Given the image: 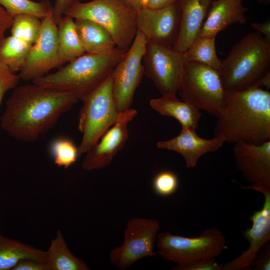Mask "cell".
Here are the masks:
<instances>
[{"label": "cell", "instance_id": "1", "mask_svg": "<svg viewBox=\"0 0 270 270\" xmlns=\"http://www.w3.org/2000/svg\"><path fill=\"white\" fill-rule=\"evenodd\" d=\"M78 100L70 92L34 83L17 86L7 100L1 127L15 139L34 141Z\"/></svg>", "mask_w": 270, "mask_h": 270}, {"label": "cell", "instance_id": "30", "mask_svg": "<svg viewBox=\"0 0 270 270\" xmlns=\"http://www.w3.org/2000/svg\"><path fill=\"white\" fill-rule=\"evenodd\" d=\"M178 180L177 176L172 172L163 170L157 174L152 181L155 192L162 196L173 194L177 190Z\"/></svg>", "mask_w": 270, "mask_h": 270}, {"label": "cell", "instance_id": "4", "mask_svg": "<svg viewBox=\"0 0 270 270\" xmlns=\"http://www.w3.org/2000/svg\"><path fill=\"white\" fill-rule=\"evenodd\" d=\"M270 43L258 32L248 34L222 60L219 73L227 90L251 88L270 72Z\"/></svg>", "mask_w": 270, "mask_h": 270}, {"label": "cell", "instance_id": "22", "mask_svg": "<svg viewBox=\"0 0 270 270\" xmlns=\"http://www.w3.org/2000/svg\"><path fill=\"white\" fill-rule=\"evenodd\" d=\"M27 258L46 263V252L0 234V270H12L20 260Z\"/></svg>", "mask_w": 270, "mask_h": 270}, {"label": "cell", "instance_id": "13", "mask_svg": "<svg viewBox=\"0 0 270 270\" xmlns=\"http://www.w3.org/2000/svg\"><path fill=\"white\" fill-rule=\"evenodd\" d=\"M242 188L260 192L264 197L261 210L254 212L250 218L252 226L242 232L249 246L241 254L222 264L221 270H242L250 267L260 250L270 240V188L259 186H242Z\"/></svg>", "mask_w": 270, "mask_h": 270}, {"label": "cell", "instance_id": "42", "mask_svg": "<svg viewBox=\"0 0 270 270\" xmlns=\"http://www.w3.org/2000/svg\"><path fill=\"white\" fill-rule=\"evenodd\" d=\"M0 234H1L0 232Z\"/></svg>", "mask_w": 270, "mask_h": 270}, {"label": "cell", "instance_id": "20", "mask_svg": "<svg viewBox=\"0 0 270 270\" xmlns=\"http://www.w3.org/2000/svg\"><path fill=\"white\" fill-rule=\"evenodd\" d=\"M151 108L162 116L178 120L182 127L196 129L202 116L200 110L193 106L179 100L176 94H164L150 100Z\"/></svg>", "mask_w": 270, "mask_h": 270}, {"label": "cell", "instance_id": "29", "mask_svg": "<svg viewBox=\"0 0 270 270\" xmlns=\"http://www.w3.org/2000/svg\"><path fill=\"white\" fill-rule=\"evenodd\" d=\"M50 152L54 163L58 167L67 168L77 160L80 156L74 143L66 138H58L52 141Z\"/></svg>", "mask_w": 270, "mask_h": 270}, {"label": "cell", "instance_id": "32", "mask_svg": "<svg viewBox=\"0 0 270 270\" xmlns=\"http://www.w3.org/2000/svg\"><path fill=\"white\" fill-rule=\"evenodd\" d=\"M222 264L216 262V258L204 259L194 261L184 265H176L174 270H221Z\"/></svg>", "mask_w": 270, "mask_h": 270}, {"label": "cell", "instance_id": "23", "mask_svg": "<svg viewBox=\"0 0 270 270\" xmlns=\"http://www.w3.org/2000/svg\"><path fill=\"white\" fill-rule=\"evenodd\" d=\"M56 26L58 56L62 64L86 53L73 18L64 15Z\"/></svg>", "mask_w": 270, "mask_h": 270}, {"label": "cell", "instance_id": "2", "mask_svg": "<svg viewBox=\"0 0 270 270\" xmlns=\"http://www.w3.org/2000/svg\"><path fill=\"white\" fill-rule=\"evenodd\" d=\"M214 136L225 142L255 144L270 140V92L261 88L226 90L225 106Z\"/></svg>", "mask_w": 270, "mask_h": 270}, {"label": "cell", "instance_id": "3", "mask_svg": "<svg viewBox=\"0 0 270 270\" xmlns=\"http://www.w3.org/2000/svg\"><path fill=\"white\" fill-rule=\"evenodd\" d=\"M124 52L118 48L108 54L85 53L48 74L34 84L74 94L81 100L101 84L111 74Z\"/></svg>", "mask_w": 270, "mask_h": 270}, {"label": "cell", "instance_id": "12", "mask_svg": "<svg viewBox=\"0 0 270 270\" xmlns=\"http://www.w3.org/2000/svg\"><path fill=\"white\" fill-rule=\"evenodd\" d=\"M62 65L58 52L57 26L51 14L42 19L38 37L18 76L24 81H32Z\"/></svg>", "mask_w": 270, "mask_h": 270}, {"label": "cell", "instance_id": "15", "mask_svg": "<svg viewBox=\"0 0 270 270\" xmlns=\"http://www.w3.org/2000/svg\"><path fill=\"white\" fill-rule=\"evenodd\" d=\"M137 113L136 110L131 108L120 112L116 122L86 153L82 165L83 170L88 171L99 170L110 164L128 140V124Z\"/></svg>", "mask_w": 270, "mask_h": 270}, {"label": "cell", "instance_id": "27", "mask_svg": "<svg viewBox=\"0 0 270 270\" xmlns=\"http://www.w3.org/2000/svg\"><path fill=\"white\" fill-rule=\"evenodd\" d=\"M0 5L11 16L30 14L40 19L52 14L53 6L49 0H0Z\"/></svg>", "mask_w": 270, "mask_h": 270}, {"label": "cell", "instance_id": "39", "mask_svg": "<svg viewBox=\"0 0 270 270\" xmlns=\"http://www.w3.org/2000/svg\"><path fill=\"white\" fill-rule=\"evenodd\" d=\"M128 7L138 11L144 6L146 0H120Z\"/></svg>", "mask_w": 270, "mask_h": 270}, {"label": "cell", "instance_id": "10", "mask_svg": "<svg viewBox=\"0 0 270 270\" xmlns=\"http://www.w3.org/2000/svg\"><path fill=\"white\" fill-rule=\"evenodd\" d=\"M144 75L162 94H176L186 62L184 52L160 42L148 40L143 56Z\"/></svg>", "mask_w": 270, "mask_h": 270}, {"label": "cell", "instance_id": "21", "mask_svg": "<svg viewBox=\"0 0 270 270\" xmlns=\"http://www.w3.org/2000/svg\"><path fill=\"white\" fill-rule=\"evenodd\" d=\"M74 20L78 36L86 53L108 54L117 49L110 33L100 24L86 19Z\"/></svg>", "mask_w": 270, "mask_h": 270}, {"label": "cell", "instance_id": "26", "mask_svg": "<svg viewBox=\"0 0 270 270\" xmlns=\"http://www.w3.org/2000/svg\"><path fill=\"white\" fill-rule=\"evenodd\" d=\"M216 37L197 36L184 52L187 62H196L207 65L216 70L221 69L222 60L217 56Z\"/></svg>", "mask_w": 270, "mask_h": 270}, {"label": "cell", "instance_id": "38", "mask_svg": "<svg viewBox=\"0 0 270 270\" xmlns=\"http://www.w3.org/2000/svg\"><path fill=\"white\" fill-rule=\"evenodd\" d=\"M178 0H146L144 6L156 8L168 6L176 2Z\"/></svg>", "mask_w": 270, "mask_h": 270}, {"label": "cell", "instance_id": "17", "mask_svg": "<svg viewBox=\"0 0 270 270\" xmlns=\"http://www.w3.org/2000/svg\"><path fill=\"white\" fill-rule=\"evenodd\" d=\"M226 142L224 138L214 136L210 139L200 137L196 130L182 127L180 134L168 140L157 143L158 148L178 152L184 158L188 168H194L204 154L219 150Z\"/></svg>", "mask_w": 270, "mask_h": 270}, {"label": "cell", "instance_id": "19", "mask_svg": "<svg viewBox=\"0 0 270 270\" xmlns=\"http://www.w3.org/2000/svg\"><path fill=\"white\" fill-rule=\"evenodd\" d=\"M243 0H213L198 36L216 37L217 34L230 24H244L248 8Z\"/></svg>", "mask_w": 270, "mask_h": 270}, {"label": "cell", "instance_id": "18", "mask_svg": "<svg viewBox=\"0 0 270 270\" xmlns=\"http://www.w3.org/2000/svg\"><path fill=\"white\" fill-rule=\"evenodd\" d=\"M213 0H178L180 28L173 48L184 52L198 36L204 19Z\"/></svg>", "mask_w": 270, "mask_h": 270}, {"label": "cell", "instance_id": "11", "mask_svg": "<svg viewBox=\"0 0 270 270\" xmlns=\"http://www.w3.org/2000/svg\"><path fill=\"white\" fill-rule=\"evenodd\" d=\"M160 228V224L155 220L142 218L130 220L124 230L122 244L110 253V262L124 270L144 258L156 256L154 244Z\"/></svg>", "mask_w": 270, "mask_h": 270}, {"label": "cell", "instance_id": "40", "mask_svg": "<svg viewBox=\"0 0 270 270\" xmlns=\"http://www.w3.org/2000/svg\"><path fill=\"white\" fill-rule=\"evenodd\" d=\"M264 86L267 90L270 88V71L266 72L260 78L253 86L252 88H260Z\"/></svg>", "mask_w": 270, "mask_h": 270}, {"label": "cell", "instance_id": "9", "mask_svg": "<svg viewBox=\"0 0 270 270\" xmlns=\"http://www.w3.org/2000/svg\"><path fill=\"white\" fill-rule=\"evenodd\" d=\"M147 42L146 36L138 30L130 47L111 73L113 96L119 112L130 108L136 90L144 75L142 62Z\"/></svg>", "mask_w": 270, "mask_h": 270}, {"label": "cell", "instance_id": "31", "mask_svg": "<svg viewBox=\"0 0 270 270\" xmlns=\"http://www.w3.org/2000/svg\"><path fill=\"white\" fill-rule=\"evenodd\" d=\"M20 80L18 75L16 74L7 66L0 61V106L6 93L16 88Z\"/></svg>", "mask_w": 270, "mask_h": 270}, {"label": "cell", "instance_id": "28", "mask_svg": "<svg viewBox=\"0 0 270 270\" xmlns=\"http://www.w3.org/2000/svg\"><path fill=\"white\" fill-rule=\"evenodd\" d=\"M42 26V19L30 14L14 16L10 27L11 35L30 44L36 40Z\"/></svg>", "mask_w": 270, "mask_h": 270}, {"label": "cell", "instance_id": "8", "mask_svg": "<svg viewBox=\"0 0 270 270\" xmlns=\"http://www.w3.org/2000/svg\"><path fill=\"white\" fill-rule=\"evenodd\" d=\"M156 240L160 256L180 266L197 260L216 258L227 248L222 232L214 227L194 238L162 232L158 234Z\"/></svg>", "mask_w": 270, "mask_h": 270}, {"label": "cell", "instance_id": "24", "mask_svg": "<svg viewBox=\"0 0 270 270\" xmlns=\"http://www.w3.org/2000/svg\"><path fill=\"white\" fill-rule=\"evenodd\" d=\"M46 252L48 270H90L86 263L71 252L60 230L56 232Z\"/></svg>", "mask_w": 270, "mask_h": 270}, {"label": "cell", "instance_id": "41", "mask_svg": "<svg viewBox=\"0 0 270 270\" xmlns=\"http://www.w3.org/2000/svg\"><path fill=\"white\" fill-rule=\"evenodd\" d=\"M258 2H269L270 0H258Z\"/></svg>", "mask_w": 270, "mask_h": 270}, {"label": "cell", "instance_id": "6", "mask_svg": "<svg viewBox=\"0 0 270 270\" xmlns=\"http://www.w3.org/2000/svg\"><path fill=\"white\" fill-rule=\"evenodd\" d=\"M178 92L182 101L216 118L226 105V90L218 71L202 63L184 64Z\"/></svg>", "mask_w": 270, "mask_h": 270}, {"label": "cell", "instance_id": "16", "mask_svg": "<svg viewBox=\"0 0 270 270\" xmlns=\"http://www.w3.org/2000/svg\"><path fill=\"white\" fill-rule=\"evenodd\" d=\"M232 150L236 168L249 185L270 188V140L259 144L236 142Z\"/></svg>", "mask_w": 270, "mask_h": 270}, {"label": "cell", "instance_id": "37", "mask_svg": "<svg viewBox=\"0 0 270 270\" xmlns=\"http://www.w3.org/2000/svg\"><path fill=\"white\" fill-rule=\"evenodd\" d=\"M252 26L257 32L263 34L264 40L270 43V21L268 20L262 22H252Z\"/></svg>", "mask_w": 270, "mask_h": 270}, {"label": "cell", "instance_id": "5", "mask_svg": "<svg viewBox=\"0 0 270 270\" xmlns=\"http://www.w3.org/2000/svg\"><path fill=\"white\" fill-rule=\"evenodd\" d=\"M136 11L120 0H92L78 2L64 13L74 19L90 20L110 33L118 48L126 52L136 36Z\"/></svg>", "mask_w": 270, "mask_h": 270}, {"label": "cell", "instance_id": "36", "mask_svg": "<svg viewBox=\"0 0 270 270\" xmlns=\"http://www.w3.org/2000/svg\"><path fill=\"white\" fill-rule=\"evenodd\" d=\"M14 16L0 5V44L4 38L6 31L10 28Z\"/></svg>", "mask_w": 270, "mask_h": 270}, {"label": "cell", "instance_id": "25", "mask_svg": "<svg viewBox=\"0 0 270 270\" xmlns=\"http://www.w3.org/2000/svg\"><path fill=\"white\" fill-rule=\"evenodd\" d=\"M32 45L12 35L4 37L0 44V61L14 72H20Z\"/></svg>", "mask_w": 270, "mask_h": 270}, {"label": "cell", "instance_id": "14", "mask_svg": "<svg viewBox=\"0 0 270 270\" xmlns=\"http://www.w3.org/2000/svg\"><path fill=\"white\" fill-rule=\"evenodd\" d=\"M180 12L177 2L160 8L144 6L136 12L138 30L148 40L173 48L180 30Z\"/></svg>", "mask_w": 270, "mask_h": 270}, {"label": "cell", "instance_id": "34", "mask_svg": "<svg viewBox=\"0 0 270 270\" xmlns=\"http://www.w3.org/2000/svg\"><path fill=\"white\" fill-rule=\"evenodd\" d=\"M79 0H56L53 6L52 17L56 24L64 16L65 12Z\"/></svg>", "mask_w": 270, "mask_h": 270}, {"label": "cell", "instance_id": "33", "mask_svg": "<svg viewBox=\"0 0 270 270\" xmlns=\"http://www.w3.org/2000/svg\"><path fill=\"white\" fill-rule=\"evenodd\" d=\"M250 266L254 270H270V242L266 244L258 252Z\"/></svg>", "mask_w": 270, "mask_h": 270}, {"label": "cell", "instance_id": "7", "mask_svg": "<svg viewBox=\"0 0 270 270\" xmlns=\"http://www.w3.org/2000/svg\"><path fill=\"white\" fill-rule=\"evenodd\" d=\"M82 102L78 127L82 134L78 146L80 156L87 152L118 120V112L114 98L110 76L80 100Z\"/></svg>", "mask_w": 270, "mask_h": 270}, {"label": "cell", "instance_id": "35", "mask_svg": "<svg viewBox=\"0 0 270 270\" xmlns=\"http://www.w3.org/2000/svg\"><path fill=\"white\" fill-rule=\"evenodd\" d=\"M12 270H48L46 262L32 258L20 260Z\"/></svg>", "mask_w": 270, "mask_h": 270}]
</instances>
